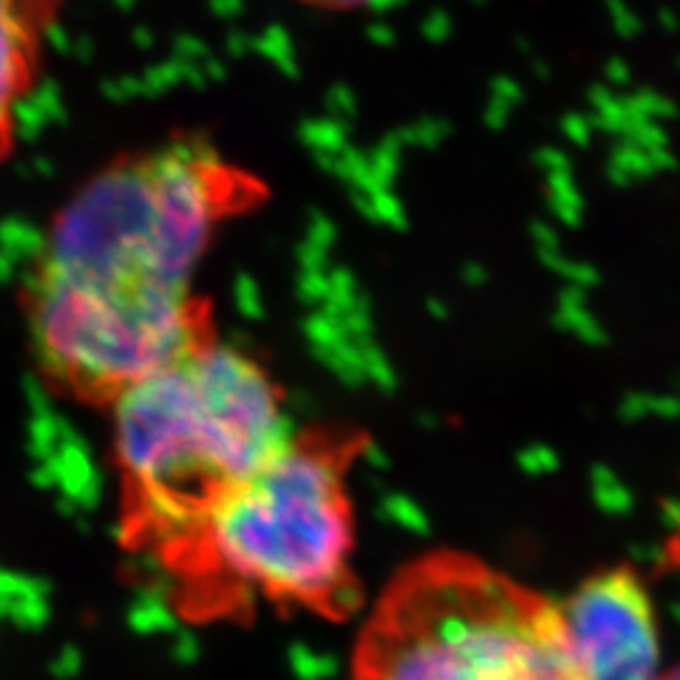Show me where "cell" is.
I'll list each match as a JSON object with an SVG mask.
<instances>
[{
  "instance_id": "4",
  "label": "cell",
  "mask_w": 680,
  "mask_h": 680,
  "mask_svg": "<svg viewBox=\"0 0 680 680\" xmlns=\"http://www.w3.org/2000/svg\"><path fill=\"white\" fill-rule=\"evenodd\" d=\"M109 406L116 461L136 494L174 497L197 512L293 439L265 371L215 338Z\"/></svg>"
},
{
  "instance_id": "7",
  "label": "cell",
  "mask_w": 680,
  "mask_h": 680,
  "mask_svg": "<svg viewBox=\"0 0 680 680\" xmlns=\"http://www.w3.org/2000/svg\"><path fill=\"white\" fill-rule=\"evenodd\" d=\"M81 670V653L76 648H63L58 658L53 660V673L58 678H74Z\"/></svg>"
},
{
  "instance_id": "2",
  "label": "cell",
  "mask_w": 680,
  "mask_h": 680,
  "mask_svg": "<svg viewBox=\"0 0 680 680\" xmlns=\"http://www.w3.org/2000/svg\"><path fill=\"white\" fill-rule=\"evenodd\" d=\"M351 680H660L658 625L625 600L592 602L570 623L562 600L439 550L383 587Z\"/></svg>"
},
{
  "instance_id": "9",
  "label": "cell",
  "mask_w": 680,
  "mask_h": 680,
  "mask_svg": "<svg viewBox=\"0 0 680 680\" xmlns=\"http://www.w3.org/2000/svg\"><path fill=\"white\" fill-rule=\"evenodd\" d=\"M660 680H680V665H678V668L670 670V673L660 675Z\"/></svg>"
},
{
  "instance_id": "1",
  "label": "cell",
  "mask_w": 680,
  "mask_h": 680,
  "mask_svg": "<svg viewBox=\"0 0 680 680\" xmlns=\"http://www.w3.org/2000/svg\"><path fill=\"white\" fill-rule=\"evenodd\" d=\"M240 179L202 144L111 159L53 215L23 313L48 386L111 403L212 340L194 280Z\"/></svg>"
},
{
  "instance_id": "8",
  "label": "cell",
  "mask_w": 680,
  "mask_h": 680,
  "mask_svg": "<svg viewBox=\"0 0 680 680\" xmlns=\"http://www.w3.org/2000/svg\"><path fill=\"white\" fill-rule=\"evenodd\" d=\"M310 3H320V6L343 8V6H363V3H371V0H310Z\"/></svg>"
},
{
  "instance_id": "3",
  "label": "cell",
  "mask_w": 680,
  "mask_h": 680,
  "mask_svg": "<svg viewBox=\"0 0 680 680\" xmlns=\"http://www.w3.org/2000/svg\"><path fill=\"white\" fill-rule=\"evenodd\" d=\"M346 466V451L328 441L290 439L207 502L192 539L199 565L235 602L262 597L348 618L361 590Z\"/></svg>"
},
{
  "instance_id": "6",
  "label": "cell",
  "mask_w": 680,
  "mask_h": 680,
  "mask_svg": "<svg viewBox=\"0 0 680 680\" xmlns=\"http://www.w3.org/2000/svg\"><path fill=\"white\" fill-rule=\"evenodd\" d=\"M129 625L139 635L167 633L174 625V612L162 590H144L129 607Z\"/></svg>"
},
{
  "instance_id": "5",
  "label": "cell",
  "mask_w": 680,
  "mask_h": 680,
  "mask_svg": "<svg viewBox=\"0 0 680 680\" xmlns=\"http://www.w3.org/2000/svg\"><path fill=\"white\" fill-rule=\"evenodd\" d=\"M56 23V0H0V162L16 147L21 109L41 81Z\"/></svg>"
}]
</instances>
